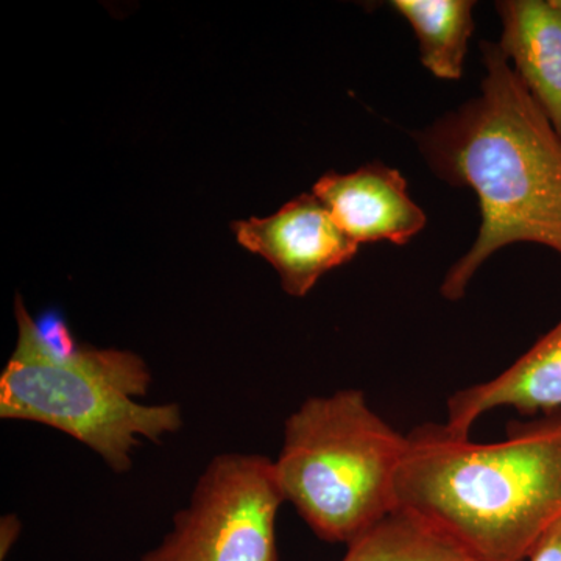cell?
I'll list each match as a JSON object with an SVG mask.
<instances>
[{
  "label": "cell",
  "mask_w": 561,
  "mask_h": 561,
  "mask_svg": "<svg viewBox=\"0 0 561 561\" xmlns=\"http://www.w3.org/2000/svg\"><path fill=\"white\" fill-rule=\"evenodd\" d=\"M470 0H394L391 9L411 24L424 68L440 80L463 73L465 55L474 31Z\"/></svg>",
  "instance_id": "30bf717a"
},
{
  "label": "cell",
  "mask_w": 561,
  "mask_h": 561,
  "mask_svg": "<svg viewBox=\"0 0 561 561\" xmlns=\"http://www.w3.org/2000/svg\"><path fill=\"white\" fill-rule=\"evenodd\" d=\"M408 437L371 411L359 390L302 402L284 424L275 461L284 501L328 542L359 540L397 511Z\"/></svg>",
  "instance_id": "277c9868"
},
{
  "label": "cell",
  "mask_w": 561,
  "mask_h": 561,
  "mask_svg": "<svg viewBox=\"0 0 561 561\" xmlns=\"http://www.w3.org/2000/svg\"><path fill=\"white\" fill-rule=\"evenodd\" d=\"M529 561H561V515L542 531L527 557Z\"/></svg>",
  "instance_id": "4fadbf2b"
},
{
  "label": "cell",
  "mask_w": 561,
  "mask_h": 561,
  "mask_svg": "<svg viewBox=\"0 0 561 561\" xmlns=\"http://www.w3.org/2000/svg\"><path fill=\"white\" fill-rule=\"evenodd\" d=\"M18 343L0 376V419L32 421L88 446L114 472L130 470L142 440L161 442L183 427L179 404H140L151 373L138 354L81 345L50 353L16 298Z\"/></svg>",
  "instance_id": "3957f363"
},
{
  "label": "cell",
  "mask_w": 561,
  "mask_h": 561,
  "mask_svg": "<svg viewBox=\"0 0 561 561\" xmlns=\"http://www.w3.org/2000/svg\"><path fill=\"white\" fill-rule=\"evenodd\" d=\"M312 194L357 245L382 241L405 245L427 220L409 195L404 176L382 162L345 175L324 173Z\"/></svg>",
  "instance_id": "52a82bcc"
},
{
  "label": "cell",
  "mask_w": 561,
  "mask_h": 561,
  "mask_svg": "<svg viewBox=\"0 0 561 561\" xmlns=\"http://www.w3.org/2000/svg\"><path fill=\"white\" fill-rule=\"evenodd\" d=\"M408 437L397 511L419 516L482 561L527 560L561 515V411L476 443L445 424Z\"/></svg>",
  "instance_id": "7a4b0ae2"
},
{
  "label": "cell",
  "mask_w": 561,
  "mask_h": 561,
  "mask_svg": "<svg viewBox=\"0 0 561 561\" xmlns=\"http://www.w3.org/2000/svg\"><path fill=\"white\" fill-rule=\"evenodd\" d=\"M500 408L523 415L561 411V320L500 376L453 394L445 426L470 437L476 420Z\"/></svg>",
  "instance_id": "ba28073f"
},
{
  "label": "cell",
  "mask_w": 561,
  "mask_h": 561,
  "mask_svg": "<svg viewBox=\"0 0 561 561\" xmlns=\"http://www.w3.org/2000/svg\"><path fill=\"white\" fill-rule=\"evenodd\" d=\"M231 228L243 249L278 272L280 286L291 297L308 295L324 273L359 251L313 194L300 195L271 217L234 221Z\"/></svg>",
  "instance_id": "8992f818"
},
{
  "label": "cell",
  "mask_w": 561,
  "mask_h": 561,
  "mask_svg": "<svg viewBox=\"0 0 561 561\" xmlns=\"http://www.w3.org/2000/svg\"><path fill=\"white\" fill-rule=\"evenodd\" d=\"M342 561H482L465 551L419 516L390 513L359 540L351 542Z\"/></svg>",
  "instance_id": "8fae6325"
},
{
  "label": "cell",
  "mask_w": 561,
  "mask_h": 561,
  "mask_svg": "<svg viewBox=\"0 0 561 561\" xmlns=\"http://www.w3.org/2000/svg\"><path fill=\"white\" fill-rule=\"evenodd\" d=\"M39 341L54 356L68 357L76 353L79 343L73 341L68 323L58 312H46L35 320Z\"/></svg>",
  "instance_id": "7c38bea8"
},
{
  "label": "cell",
  "mask_w": 561,
  "mask_h": 561,
  "mask_svg": "<svg viewBox=\"0 0 561 561\" xmlns=\"http://www.w3.org/2000/svg\"><path fill=\"white\" fill-rule=\"evenodd\" d=\"M21 522L16 516H3L0 523V559L5 560L13 546L20 540Z\"/></svg>",
  "instance_id": "5bb4252c"
},
{
  "label": "cell",
  "mask_w": 561,
  "mask_h": 561,
  "mask_svg": "<svg viewBox=\"0 0 561 561\" xmlns=\"http://www.w3.org/2000/svg\"><path fill=\"white\" fill-rule=\"evenodd\" d=\"M551 2L557 7V9L561 10V0H551Z\"/></svg>",
  "instance_id": "9a60e30c"
},
{
  "label": "cell",
  "mask_w": 561,
  "mask_h": 561,
  "mask_svg": "<svg viewBox=\"0 0 561 561\" xmlns=\"http://www.w3.org/2000/svg\"><path fill=\"white\" fill-rule=\"evenodd\" d=\"M283 502L275 461L221 454L202 472L173 529L138 561H279L276 516Z\"/></svg>",
  "instance_id": "5b68a950"
},
{
  "label": "cell",
  "mask_w": 561,
  "mask_h": 561,
  "mask_svg": "<svg viewBox=\"0 0 561 561\" xmlns=\"http://www.w3.org/2000/svg\"><path fill=\"white\" fill-rule=\"evenodd\" d=\"M481 51V95L413 133L431 171L479 198L478 239L443 279L442 295L451 301L504 247L537 243L561 256V138L500 44L483 41Z\"/></svg>",
  "instance_id": "6da1fadb"
},
{
  "label": "cell",
  "mask_w": 561,
  "mask_h": 561,
  "mask_svg": "<svg viewBox=\"0 0 561 561\" xmlns=\"http://www.w3.org/2000/svg\"><path fill=\"white\" fill-rule=\"evenodd\" d=\"M500 47L561 138V10L551 0H502Z\"/></svg>",
  "instance_id": "9c48e42d"
}]
</instances>
